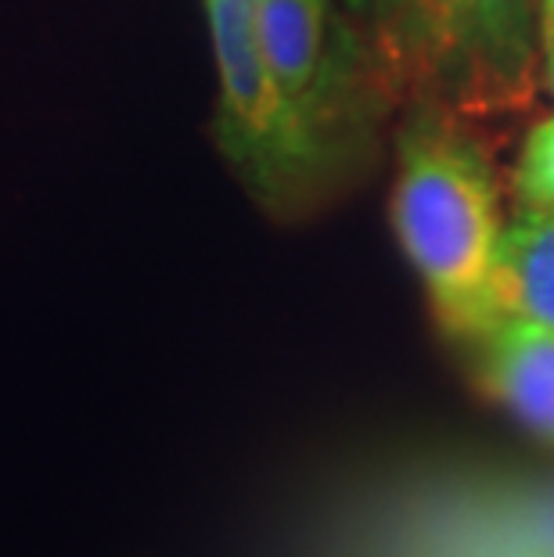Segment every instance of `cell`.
I'll use <instances>...</instances> for the list:
<instances>
[{
	"label": "cell",
	"mask_w": 554,
	"mask_h": 557,
	"mask_svg": "<svg viewBox=\"0 0 554 557\" xmlns=\"http://www.w3.org/2000/svg\"><path fill=\"white\" fill-rule=\"evenodd\" d=\"M393 227L440 324L476 342L490 335L497 327L493 267L504 227L490 165L471 140L440 126L404 140Z\"/></svg>",
	"instance_id": "obj_1"
},
{
	"label": "cell",
	"mask_w": 554,
	"mask_h": 557,
	"mask_svg": "<svg viewBox=\"0 0 554 557\" xmlns=\"http://www.w3.org/2000/svg\"><path fill=\"white\" fill-rule=\"evenodd\" d=\"M217 58L213 134L242 184L270 209L313 191L332 145H324L270 76L256 40V0H206Z\"/></svg>",
	"instance_id": "obj_2"
},
{
	"label": "cell",
	"mask_w": 554,
	"mask_h": 557,
	"mask_svg": "<svg viewBox=\"0 0 554 557\" xmlns=\"http://www.w3.org/2000/svg\"><path fill=\"white\" fill-rule=\"evenodd\" d=\"M410 47L465 101L518 98L533 62L540 0H407Z\"/></svg>",
	"instance_id": "obj_3"
},
{
	"label": "cell",
	"mask_w": 554,
	"mask_h": 557,
	"mask_svg": "<svg viewBox=\"0 0 554 557\" xmlns=\"http://www.w3.org/2000/svg\"><path fill=\"white\" fill-rule=\"evenodd\" d=\"M256 40L288 104L332 145L349 94V51L332 0H256Z\"/></svg>",
	"instance_id": "obj_4"
},
{
	"label": "cell",
	"mask_w": 554,
	"mask_h": 557,
	"mask_svg": "<svg viewBox=\"0 0 554 557\" xmlns=\"http://www.w3.org/2000/svg\"><path fill=\"white\" fill-rule=\"evenodd\" d=\"M479 342V377L487 393L526 429L554 443V331L508 320Z\"/></svg>",
	"instance_id": "obj_5"
},
{
	"label": "cell",
	"mask_w": 554,
	"mask_h": 557,
	"mask_svg": "<svg viewBox=\"0 0 554 557\" xmlns=\"http://www.w3.org/2000/svg\"><path fill=\"white\" fill-rule=\"evenodd\" d=\"M497 324H537L554 331V209L529 206L501 231L493 267Z\"/></svg>",
	"instance_id": "obj_6"
},
{
	"label": "cell",
	"mask_w": 554,
	"mask_h": 557,
	"mask_svg": "<svg viewBox=\"0 0 554 557\" xmlns=\"http://www.w3.org/2000/svg\"><path fill=\"white\" fill-rule=\"evenodd\" d=\"M515 187L529 206L554 209V120L540 123L526 137L522 159H518Z\"/></svg>",
	"instance_id": "obj_7"
},
{
	"label": "cell",
	"mask_w": 554,
	"mask_h": 557,
	"mask_svg": "<svg viewBox=\"0 0 554 557\" xmlns=\"http://www.w3.org/2000/svg\"><path fill=\"white\" fill-rule=\"evenodd\" d=\"M493 557H554V496L526 507V515L497 540Z\"/></svg>",
	"instance_id": "obj_8"
},
{
	"label": "cell",
	"mask_w": 554,
	"mask_h": 557,
	"mask_svg": "<svg viewBox=\"0 0 554 557\" xmlns=\"http://www.w3.org/2000/svg\"><path fill=\"white\" fill-rule=\"evenodd\" d=\"M540 47H544V62L554 58V0H540Z\"/></svg>",
	"instance_id": "obj_9"
},
{
	"label": "cell",
	"mask_w": 554,
	"mask_h": 557,
	"mask_svg": "<svg viewBox=\"0 0 554 557\" xmlns=\"http://www.w3.org/2000/svg\"><path fill=\"white\" fill-rule=\"evenodd\" d=\"M382 11H389V15H399V11L407 8V0H379Z\"/></svg>",
	"instance_id": "obj_10"
},
{
	"label": "cell",
	"mask_w": 554,
	"mask_h": 557,
	"mask_svg": "<svg viewBox=\"0 0 554 557\" xmlns=\"http://www.w3.org/2000/svg\"><path fill=\"white\" fill-rule=\"evenodd\" d=\"M346 4H349L353 11H368V8L374 4V0H346Z\"/></svg>",
	"instance_id": "obj_11"
},
{
	"label": "cell",
	"mask_w": 554,
	"mask_h": 557,
	"mask_svg": "<svg viewBox=\"0 0 554 557\" xmlns=\"http://www.w3.org/2000/svg\"><path fill=\"white\" fill-rule=\"evenodd\" d=\"M547 87H551V94H554V58L547 62Z\"/></svg>",
	"instance_id": "obj_12"
}]
</instances>
